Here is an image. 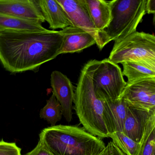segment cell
I'll return each instance as SVG.
<instances>
[{"mask_svg":"<svg viewBox=\"0 0 155 155\" xmlns=\"http://www.w3.org/2000/svg\"><path fill=\"white\" fill-rule=\"evenodd\" d=\"M108 59L116 64L155 60V35L136 32L116 41Z\"/></svg>","mask_w":155,"mask_h":155,"instance_id":"obj_5","label":"cell"},{"mask_svg":"<svg viewBox=\"0 0 155 155\" xmlns=\"http://www.w3.org/2000/svg\"><path fill=\"white\" fill-rule=\"evenodd\" d=\"M51 83L53 93L61 106L63 115L67 122H71L75 96L74 86L66 76L58 71L52 72Z\"/></svg>","mask_w":155,"mask_h":155,"instance_id":"obj_9","label":"cell"},{"mask_svg":"<svg viewBox=\"0 0 155 155\" xmlns=\"http://www.w3.org/2000/svg\"><path fill=\"white\" fill-rule=\"evenodd\" d=\"M97 62L88 61L81 70L75 90L74 109L83 127L102 139L109 138L116 130L108 106L93 85L92 75Z\"/></svg>","mask_w":155,"mask_h":155,"instance_id":"obj_2","label":"cell"},{"mask_svg":"<svg viewBox=\"0 0 155 155\" xmlns=\"http://www.w3.org/2000/svg\"><path fill=\"white\" fill-rule=\"evenodd\" d=\"M60 32L63 36L61 55L79 52L96 44L90 34L76 26H68Z\"/></svg>","mask_w":155,"mask_h":155,"instance_id":"obj_11","label":"cell"},{"mask_svg":"<svg viewBox=\"0 0 155 155\" xmlns=\"http://www.w3.org/2000/svg\"><path fill=\"white\" fill-rule=\"evenodd\" d=\"M42 23L36 20H26L0 13V32L7 31L46 32Z\"/></svg>","mask_w":155,"mask_h":155,"instance_id":"obj_15","label":"cell"},{"mask_svg":"<svg viewBox=\"0 0 155 155\" xmlns=\"http://www.w3.org/2000/svg\"><path fill=\"white\" fill-rule=\"evenodd\" d=\"M98 155H125L113 141H110L104 150Z\"/></svg>","mask_w":155,"mask_h":155,"instance_id":"obj_22","label":"cell"},{"mask_svg":"<svg viewBox=\"0 0 155 155\" xmlns=\"http://www.w3.org/2000/svg\"><path fill=\"white\" fill-rule=\"evenodd\" d=\"M110 138L125 155H137L140 149V143L135 142L122 132H116Z\"/></svg>","mask_w":155,"mask_h":155,"instance_id":"obj_20","label":"cell"},{"mask_svg":"<svg viewBox=\"0 0 155 155\" xmlns=\"http://www.w3.org/2000/svg\"><path fill=\"white\" fill-rule=\"evenodd\" d=\"M123 76L127 77L128 83L143 78L155 77V72L136 62H127L122 63Z\"/></svg>","mask_w":155,"mask_h":155,"instance_id":"obj_18","label":"cell"},{"mask_svg":"<svg viewBox=\"0 0 155 155\" xmlns=\"http://www.w3.org/2000/svg\"><path fill=\"white\" fill-rule=\"evenodd\" d=\"M68 14L74 26L90 34L100 51L109 42L104 31L97 30L89 14L85 0H56Z\"/></svg>","mask_w":155,"mask_h":155,"instance_id":"obj_7","label":"cell"},{"mask_svg":"<svg viewBox=\"0 0 155 155\" xmlns=\"http://www.w3.org/2000/svg\"><path fill=\"white\" fill-rule=\"evenodd\" d=\"M147 0H114L112 20L104 30L109 42L120 41L136 32L146 13Z\"/></svg>","mask_w":155,"mask_h":155,"instance_id":"obj_4","label":"cell"},{"mask_svg":"<svg viewBox=\"0 0 155 155\" xmlns=\"http://www.w3.org/2000/svg\"><path fill=\"white\" fill-rule=\"evenodd\" d=\"M39 141L53 155H98L106 146L84 127L63 125L43 129Z\"/></svg>","mask_w":155,"mask_h":155,"instance_id":"obj_3","label":"cell"},{"mask_svg":"<svg viewBox=\"0 0 155 155\" xmlns=\"http://www.w3.org/2000/svg\"><path fill=\"white\" fill-rule=\"evenodd\" d=\"M24 155H53L46 147L39 141L35 148L29 153Z\"/></svg>","mask_w":155,"mask_h":155,"instance_id":"obj_23","label":"cell"},{"mask_svg":"<svg viewBox=\"0 0 155 155\" xmlns=\"http://www.w3.org/2000/svg\"><path fill=\"white\" fill-rule=\"evenodd\" d=\"M37 2L45 20L51 29L63 30L68 26H74L68 14L56 0Z\"/></svg>","mask_w":155,"mask_h":155,"instance_id":"obj_13","label":"cell"},{"mask_svg":"<svg viewBox=\"0 0 155 155\" xmlns=\"http://www.w3.org/2000/svg\"><path fill=\"white\" fill-rule=\"evenodd\" d=\"M153 24H154L155 26V13L154 14L153 20Z\"/></svg>","mask_w":155,"mask_h":155,"instance_id":"obj_26","label":"cell"},{"mask_svg":"<svg viewBox=\"0 0 155 155\" xmlns=\"http://www.w3.org/2000/svg\"><path fill=\"white\" fill-rule=\"evenodd\" d=\"M97 93L103 97L109 108L116 132L124 133V125L128 106L127 103L121 98L116 101H112L104 95Z\"/></svg>","mask_w":155,"mask_h":155,"instance_id":"obj_16","label":"cell"},{"mask_svg":"<svg viewBox=\"0 0 155 155\" xmlns=\"http://www.w3.org/2000/svg\"><path fill=\"white\" fill-rule=\"evenodd\" d=\"M151 114L148 111L128 106L124 133L135 142L140 143Z\"/></svg>","mask_w":155,"mask_h":155,"instance_id":"obj_12","label":"cell"},{"mask_svg":"<svg viewBox=\"0 0 155 155\" xmlns=\"http://www.w3.org/2000/svg\"><path fill=\"white\" fill-rule=\"evenodd\" d=\"M136 62L140 63L141 64L155 72V60H145Z\"/></svg>","mask_w":155,"mask_h":155,"instance_id":"obj_25","label":"cell"},{"mask_svg":"<svg viewBox=\"0 0 155 155\" xmlns=\"http://www.w3.org/2000/svg\"><path fill=\"white\" fill-rule=\"evenodd\" d=\"M146 12L148 14L155 13V0H147Z\"/></svg>","mask_w":155,"mask_h":155,"instance_id":"obj_24","label":"cell"},{"mask_svg":"<svg viewBox=\"0 0 155 155\" xmlns=\"http://www.w3.org/2000/svg\"><path fill=\"white\" fill-rule=\"evenodd\" d=\"M63 116L61 106L56 99L54 94L47 100L46 104L41 109L40 116L47 121L51 126L56 125V123L61 121Z\"/></svg>","mask_w":155,"mask_h":155,"instance_id":"obj_19","label":"cell"},{"mask_svg":"<svg viewBox=\"0 0 155 155\" xmlns=\"http://www.w3.org/2000/svg\"><path fill=\"white\" fill-rule=\"evenodd\" d=\"M63 36L60 31H7L0 32V62L12 73L38 70L61 55Z\"/></svg>","mask_w":155,"mask_h":155,"instance_id":"obj_1","label":"cell"},{"mask_svg":"<svg viewBox=\"0 0 155 155\" xmlns=\"http://www.w3.org/2000/svg\"><path fill=\"white\" fill-rule=\"evenodd\" d=\"M154 94H155V77H151L131 83L127 82L119 98L124 99L129 106L150 113L149 101Z\"/></svg>","mask_w":155,"mask_h":155,"instance_id":"obj_8","label":"cell"},{"mask_svg":"<svg viewBox=\"0 0 155 155\" xmlns=\"http://www.w3.org/2000/svg\"><path fill=\"white\" fill-rule=\"evenodd\" d=\"M0 155H21V149L15 143L0 141Z\"/></svg>","mask_w":155,"mask_h":155,"instance_id":"obj_21","label":"cell"},{"mask_svg":"<svg viewBox=\"0 0 155 155\" xmlns=\"http://www.w3.org/2000/svg\"><path fill=\"white\" fill-rule=\"evenodd\" d=\"M0 13L26 20L45 22L35 0H0Z\"/></svg>","mask_w":155,"mask_h":155,"instance_id":"obj_10","label":"cell"},{"mask_svg":"<svg viewBox=\"0 0 155 155\" xmlns=\"http://www.w3.org/2000/svg\"><path fill=\"white\" fill-rule=\"evenodd\" d=\"M89 14L96 28L104 31L112 20L113 1L85 0Z\"/></svg>","mask_w":155,"mask_h":155,"instance_id":"obj_14","label":"cell"},{"mask_svg":"<svg viewBox=\"0 0 155 155\" xmlns=\"http://www.w3.org/2000/svg\"><path fill=\"white\" fill-rule=\"evenodd\" d=\"M92 80L96 92L112 101L119 99L127 85L120 66L109 59L97 61Z\"/></svg>","mask_w":155,"mask_h":155,"instance_id":"obj_6","label":"cell"},{"mask_svg":"<svg viewBox=\"0 0 155 155\" xmlns=\"http://www.w3.org/2000/svg\"><path fill=\"white\" fill-rule=\"evenodd\" d=\"M137 155H155V111L147 122Z\"/></svg>","mask_w":155,"mask_h":155,"instance_id":"obj_17","label":"cell"}]
</instances>
